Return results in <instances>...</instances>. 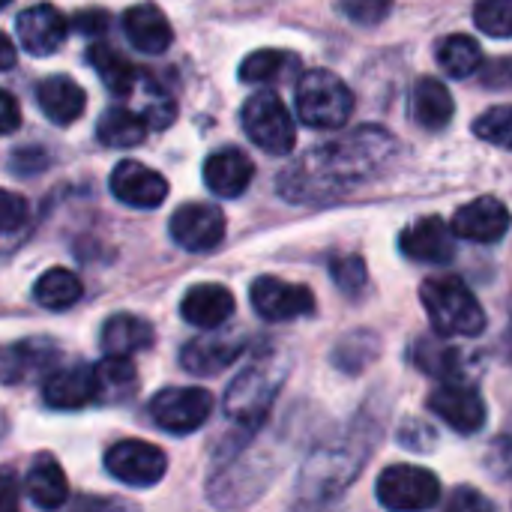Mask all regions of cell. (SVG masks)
Instances as JSON below:
<instances>
[{
    "instance_id": "e575fe53",
    "label": "cell",
    "mask_w": 512,
    "mask_h": 512,
    "mask_svg": "<svg viewBox=\"0 0 512 512\" xmlns=\"http://www.w3.org/2000/svg\"><path fill=\"white\" fill-rule=\"evenodd\" d=\"M474 24L498 39H512V0H477Z\"/></svg>"
},
{
    "instance_id": "30bf717a",
    "label": "cell",
    "mask_w": 512,
    "mask_h": 512,
    "mask_svg": "<svg viewBox=\"0 0 512 512\" xmlns=\"http://www.w3.org/2000/svg\"><path fill=\"white\" fill-rule=\"evenodd\" d=\"M252 309L264 321H294L315 312V294L306 285H294L276 276H261L252 282Z\"/></svg>"
},
{
    "instance_id": "2e32d148",
    "label": "cell",
    "mask_w": 512,
    "mask_h": 512,
    "mask_svg": "<svg viewBox=\"0 0 512 512\" xmlns=\"http://www.w3.org/2000/svg\"><path fill=\"white\" fill-rule=\"evenodd\" d=\"M510 222L512 216L507 204L486 195V198H477L456 210L453 234L462 240H471V243H498L510 231Z\"/></svg>"
},
{
    "instance_id": "d6a6232c",
    "label": "cell",
    "mask_w": 512,
    "mask_h": 512,
    "mask_svg": "<svg viewBox=\"0 0 512 512\" xmlns=\"http://www.w3.org/2000/svg\"><path fill=\"white\" fill-rule=\"evenodd\" d=\"M438 63L450 78H468L483 66V48L477 45V39H471L465 33H456V36L441 42Z\"/></svg>"
},
{
    "instance_id": "ffe728a7",
    "label": "cell",
    "mask_w": 512,
    "mask_h": 512,
    "mask_svg": "<svg viewBox=\"0 0 512 512\" xmlns=\"http://www.w3.org/2000/svg\"><path fill=\"white\" fill-rule=\"evenodd\" d=\"M180 312L192 327L216 330L234 315V294L225 285L204 282V285H195V288L186 291V297L180 303Z\"/></svg>"
},
{
    "instance_id": "8992f818",
    "label": "cell",
    "mask_w": 512,
    "mask_h": 512,
    "mask_svg": "<svg viewBox=\"0 0 512 512\" xmlns=\"http://www.w3.org/2000/svg\"><path fill=\"white\" fill-rule=\"evenodd\" d=\"M279 387H282V372H276L270 366H252L231 381V387L225 393V414L237 426L255 432L267 420Z\"/></svg>"
},
{
    "instance_id": "603a6c76",
    "label": "cell",
    "mask_w": 512,
    "mask_h": 512,
    "mask_svg": "<svg viewBox=\"0 0 512 512\" xmlns=\"http://www.w3.org/2000/svg\"><path fill=\"white\" fill-rule=\"evenodd\" d=\"M240 342H231V339H216V336H198L192 342L183 345L180 351V363L186 372L192 375H219L222 369H228L237 357H240Z\"/></svg>"
},
{
    "instance_id": "f6af8a7d",
    "label": "cell",
    "mask_w": 512,
    "mask_h": 512,
    "mask_svg": "<svg viewBox=\"0 0 512 512\" xmlns=\"http://www.w3.org/2000/svg\"><path fill=\"white\" fill-rule=\"evenodd\" d=\"M105 15L102 12H84V15H78L75 18V27L78 30H84V33H102L105 30Z\"/></svg>"
},
{
    "instance_id": "ab89813d",
    "label": "cell",
    "mask_w": 512,
    "mask_h": 512,
    "mask_svg": "<svg viewBox=\"0 0 512 512\" xmlns=\"http://www.w3.org/2000/svg\"><path fill=\"white\" fill-rule=\"evenodd\" d=\"M21 126V108L9 90H0V135H9Z\"/></svg>"
},
{
    "instance_id": "7bdbcfd3",
    "label": "cell",
    "mask_w": 512,
    "mask_h": 512,
    "mask_svg": "<svg viewBox=\"0 0 512 512\" xmlns=\"http://www.w3.org/2000/svg\"><path fill=\"white\" fill-rule=\"evenodd\" d=\"M483 78H486V84H489V87H510L512 84V60H501V63L489 66Z\"/></svg>"
},
{
    "instance_id": "4316f807",
    "label": "cell",
    "mask_w": 512,
    "mask_h": 512,
    "mask_svg": "<svg viewBox=\"0 0 512 512\" xmlns=\"http://www.w3.org/2000/svg\"><path fill=\"white\" fill-rule=\"evenodd\" d=\"M57 357V348L45 339H27L12 348L0 351V381H24L36 372L51 369V360Z\"/></svg>"
},
{
    "instance_id": "83f0119b",
    "label": "cell",
    "mask_w": 512,
    "mask_h": 512,
    "mask_svg": "<svg viewBox=\"0 0 512 512\" xmlns=\"http://www.w3.org/2000/svg\"><path fill=\"white\" fill-rule=\"evenodd\" d=\"M93 375H96V399L105 405L126 402L138 387V372L129 357L105 354V360L93 366Z\"/></svg>"
},
{
    "instance_id": "4fadbf2b",
    "label": "cell",
    "mask_w": 512,
    "mask_h": 512,
    "mask_svg": "<svg viewBox=\"0 0 512 512\" xmlns=\"http://www.w3.org/2000/svg\"><path fill=\"white\" fill-rule=\"evenodd\" d=\"M111 192L126 207L156 210L168 198V180L159 171H153L135 159H126L111 171Z\"/></svg>"
},
{
    "instance_id": "4dcf8cb0",
    "label": "cell",
    "mask_w": 512,
    "mask_h": 512,
    "mask_svg": "<svg viewBox=\"0 0 512 512\" xmlns=\"http://www.w3.org/2000/svg\"><path fill=\"white\" fill-rule=\"evenodd\" d=\"M81 279L66 270V267H54L48 273H42L33 285V300L42 306V309H51V312H66L72 309L78 300H81Z\"/></svg>"
},
{
    "instance_id": "b9f144b4",
    "label": "cell",
    "mask_w": 512,
    "mask_h": 512,
    "mask_svg": "<svg viewBox=\"0 0 512 512\" xmlns=\"http://www.w3.org/2000/svg\"><path fill=\"white\" fill-rule=\"evenodd\" d=\"M21 504V492H18V483L12 474H0V512L18 510Z\"/></svg>"
},
{
    "instance_id": "d4e9b609",
    "label": "cell",
    "mask_w": 512,
    "mask_h": 512,
    "mask_svg": "<svg viewBox=\"0 0 512 512\" xmlns=\"http://www.w3.org/2000/svg\"><path fill=\"white\" fill-rule=\"evenodd\" d=\"M102 351L105 354H117V357H132V354H141L153 345L156 333L153 327L138 318V315H111L102 327Z\"/></svg>"
},
{
    "instance_id": "44dd1931",
    "label": "cell",
    "mask_w": 512,
    "mask_h": 512,
    "mask_svg": "<svg viewBox=\"0 0 512 512\" xmlns=\"http://www.w3.org/2000/svg\"><path fill=\"white\" fill-rule=\"evenodd\" d=\"M36 102L48 120H54L57 126H69L84 114L87 96L69 75H48L36 87Z\"/></svg>"
},
{
    "instance_id": "8d00e7d4",
    "label": "cell",
    "mask_w": 512,
    "mask_h": 512,
    "mask_svg": "<svg viewBox=\"0 0 512 512\" xmlns=\"http://www.w3.org/2000/svg\"><path fill=\"white\" fill-rule=\"evenodd\" d=\"M27 216H30L27 201L21 195H15V192L0 189V237L21 231L27 225Z\"/></svg>"
},
{
    "instance_id": "7402d4cb",
    "label": "cell",
    "mask_w": 512,
    "mask_h": 512,
    "mask_svg": "<svg viewBox=\"0 0 512 512\" xmlns=\"http://www.w3.org/2000/svg\"><path fill=\"white\" fill-rule=\"evenodd\" d=\"M123 30L129 36V42L144 51V54H162L168 51L174 33L168 18L162 15V9L156 3H138L123 15Z\"/></svg>"
},
{
    "instance_id": "836d02e7",
    "label": "cell",
    "mask_w": 512,
    "mask_h": 512,
    "mask_svg": "<svg viewBox=\"0 0 512 512\" xmlns=\"http://www.w3.org/2000/svg\"><path fill=\"white\" fill-rule=\"evenodd\" d=\"M474 132H477V138H483L495 147L512 150V105H495V108L483 111L474 120Z\"/></svg>"
},
{
    "instance_id": "484cf974",
    "label": "cell",
    "mask_w": 512,
    "mask_h": 512,
    "mask_svg": "<svg viewBox=\"0 0 512 512\" xmlns=\"http://www.w3.org/2000/svg\"><path fill=\"white\" fill-rule=\"evenodd\" d=\"M24 492L27 498L39 507V510H57L69 501V483L63 468L51 459V456H39L24 480Z\"/></svg>"
},
{
    "instance_id": "f546056e",
    "label": "cell",
    "mask_w": 512,
    "mask_h": 512,
    "mask_svg": "<svg viewBox=\"0 0 512 512\" xmlns=\"http://www.w3.org/2000/svg\"><path fill=\"white\" fill-rule=\"evenodd\" d=\"M147 120L141 114H135L132 108H123V105H114L108 108L99 123H96V135L105 147H138L144 138H147Z\"/></svg>"
},
{
    "instance_id": "9c48e42d",
    "label": "cell",
    "mask_w": 512,
    "mask_h": 512,
    "mask_svg": "<svg viewBox=\"0 0 512 512\" xmlns=\"http://www.w3.org/2000/svg\"><path fill=\"white\" fill-rule=\"evenodd\" d=\"M105 468L114 480L135 486V489H147L156 486L165 471H168V459L156 444L147 441H117L108 453H105Z\"/></svg>"
},
{
    "instance_id": "60d3db41",
    "label": "cell",
    "mask_w": 512,
    "mask_h": 512,
    "mask_svg": "<svg viewBox=\"0 0 512 512\" xmlns=\"http://www.w3.org/2000/svg\"><path fill=\"white\" fill-rule=\"evenodd\" d=\"M450 510H492V501H486L480 492H474V489H459L453 498H450V504H447Z\"/></svg>"
},
{
    "instance_id": "7a4b0ae2",
    "label": "cell",
    "mask_w": 512,
    "mask_h": 512,
    "mask_svg": "<svg viewBox=\"0 0 512 512\" xmlns=\"http://www.w3.org/2000/svg\"><path fill=\"white\" fill-rule=\"evenodd\" d=\"M372 450H375V435H357V432L351 438H342L339 444L321 447L303 468L300 477L303 501L321 504L342 495L363 471V462Z\"/></svg>"
},
{
    "instance_id": "ee69618b",
    "label": "cell",
    "mask_w": 512,
    "mask_h": 512,
    "mask_svg": "<svg viewBox=\"0 0 512 512\" xmlns=\"http://www.w3.org/2000/svg\"><path fill=\"white\" fill-rule=\"evenodd\" d=\"M345 342L351 345V351H354V354L360 351V345H357V336H351V339H345ZM375 342H378L375 336H369V333H363V351H366V360H372V357H375V351H378V348H375ZM366 360H351V366H348V372H360V369L366 366Z\"/></svg>"
},
{
    "instance_id": "e0dca14e",
    "label": "cell",
    "mask_w": 512,
    "mask_h": 512,
    "mask_svg": "<svg viewBox=\"0 0 512 512\" xmlns=\"http://www.w3.org/2000/svg\"><path fill=\"white\" fill-rule=\"evenodd\" d=\"M42 399H45V405H51L57 411H78V408L90 405L96 399L93 366L75 363V366L48 372V378L42 384Z\"/></svg>"
},
{
    "instance_id": "74e56055",
    "label": "cell",
    "mask_w": 512,
    "mask_h": 512,
    "mask_svg": "<svg viewBox=\"0 0 512 512\" xmlns=\"http://www.w3.org/2000/svg\"><path fill=\"white\" fill-rule=\"evenodd\" d=\"M390 6L393 0H342V12L363 27L381 24L390 15Z\"/></svg>"
},
{
    "instance_id": "f1b7e54d",
    "label": "cell",
    "mask_w": 512,
    "mask_h": 512,
    "mask_svg": "<svg viewBox=\"0 0 512 512\" xmlns=\"http://www.w3.org/2000/svg\"><path fill=\"white\" fill-rule=\"evenodd\" d=\"M87 63L96 69V75L105 81V87L114 96H129L138 84V69L117 48H111L105 42H96L87 48Z\"/></svg>"
},
{
    "instance_id": "52a82bcc",
    "label": "cell",
    "mask_w": 512,
    "mask_h": 512,
    "mask_svg": "<svg viewBox=\"0 0 512 512\" xmlns=\"http://www.w3.org/2000/svg\"><path fill=\"white\" fill-rule=\"evenodd\" d=\"M147 411L162 432L189 435L210 420L213 396L201 387H168L150 399Z\"/></svg>"
},
{
    "instance_id": "8fae6325",
    "label": "cell",
    "mask_w": 512,
    "mask_h": 512,
    "mask_svg": "<svg viewBox=\"0 0 512 512\" xmlns=\"http://www.w3.org/2000/svg\"><path fill=\"white\" fill-rule=\"evenodd\" d=\"M168 228L186 252H213L225 240V213L216 204H183L174 210Z\"/></svg>"
},
{
    "instance_id": "c3c4849f",
    "label": "cell",
    "mask_w": 512,
    "mask_h": 512,
    "mask_svg": "<svg viewBox=\"0 0 512 512\" xmlns=\"http://www.w3.org/2000/svg\"><path fill=\"white\" fill-rule=\"evenodd\" d=\"M9 3H12V0H0V9H3V6H9Z\"/></svg>"
},
{
    "instance_id": "ac0fdd59",
    "label": "cell",
    "mask_w": 512,
    "mask_h": 512,
    "mask_svg": "<svg viewBox=\"0 0 512 512\" xmlns=\"http://www.w3.org/2000/svg\"><path fill=\"white\" fill-rule=\"evenodd\" d=\"M252 177H255V165L237 147H222V150L210 153L207 162H204V183L219 198L243 195L249 189Z\"/></svg>"
},
{
    "instance_id": "cb8c5ba5",
    "label": "cell",
    "mask_w": 512,
    "mask_h": 512,
    "mask_svg": "<svg viewBox=\"0 0 512 512\" xmlns=\"http://www.w3.org/2000/svg\"><path fill=\"white\" fill-rule=\"evenodd\" d=\"M411 111H414V120L423 129L441 132L444 126H450V120L456 114V105H453V96H450L444 81L420 78L414 84V93H411Z\"/></svg>"
},
{
    "instance_id": "5b68a950",
    "label": "cell",
    "mask_w": 512,
    "mask_h": 512,
    "mask_svg": "<svg viewBox=\"0 0 512 512\" xmlns=\"http://www.w3.org/2000/svg\"><path fill=\"white\" fill-rule=\"evenodd\" d=\"M243 129L249 135V141L273 156L291 153L294 141H297V129H294V117L285 108V102L273 93V90H261L252 93L243 105Z\"/></svg>"
},
{
    "instance_id": "6da1fadb",
    "label": "cell",
    "mask_w": 512,
    "mask_h": 512,
    "mask_svg": "<svg viewBox=\"0 0 512 512\" xmlns=\"http://www.w3.org/2000/svg\"><path fill=\"white\" fill-rule=\"evenodd\" d=\"M399 156V141L381 126H360L312 147L279 174V195L294 204H333L381 177Z\"/></svg>"
},
{
    "instance_id": "bcb514c9",
    "label": "cell",
    "mask_w": 512,
    "mask_h": 512,
    "mask_svg": "<svg viewBox=\"0 0 512 512\" xmlns=\"http://www.w3.org/2000/svg\"><path fill=\"white\" fill-rule=\"evenodd\" d=\"M12 63H15V45L6 33H0V72L12 69Z\"/></svg>"
},
{
    "instance_id": "7dc6e473",
    "label": "cell",
    "mask_w": 512,
    "mask_h": 512,
    "mask_svg": "<svg viewBox=\"0 0 512 512\" xmlns=\"http://www.w3.org/2000/svg\"><path fill=\"white\" fill-rule=\"evenodd\" d=\"M507 351H510V360H512V321H510V333H507Z\"/></svg>"
},
{
    "instance_id": "1f68e13d",
    "label": "cell",
    "mask_w": 512,
    "mask_h": 512,
    "mask_svg": "<svg viewBox=\"0 0 512 512\" xmlns=\"http://www.w3.org/2000/svg\"><path fill=\"white\" fill-rule=\"evenodd\" d=\"M300 69V60L291 51H279V48H264V51H252L243 63H240V81L246 84H270L279 81L291 72Z\"/></svg>"
},
{
    "instance_id": "277c9868",
    "label": "cell",
    "mask_w": 512,
    "mask_h": 512,
    "mask_svg": "<svg viewBox=\"0 0 512 512\" xmlns=\"http://www.w3.org/2000/svg\"><path fill=\"white\" fill-rule=\"evenodd\" d=\"M297 114L312 129H342L354 111V93L330 69H312L297 81Z\"/></svg>"
},
{
    "instance_id": "7c38bea8",
    "label": "cell",
    "mask_w": 512,
    "mask_h": 512,
    "mask_svg": "<svg viewBox=\"0 0 512 512\" xmlns=\"http://www.w3.org/2000/svg\"><path fill=\"white\" fill-rule=\"evenodd\" d=\"M429 408L459 435H474L486 426V402L465 381L438 387L429 396Z\"/></svg>"
},
{
    "instance_id": "9a60e30c",
    "label": "cell",
    "mask_w": 512,
    "mask_h": 512,
    "mask_svg": "<svg viewBox=\"0 0 512 512\" xmlns=\"http://www.w3.org/2000/svg\"><path fill=\"white\" fill-rule=\"evenodd\" d=\"M66 36H69V21L51 3H36L18 15V42L33 57L54 54L66 42Z\"/></svg>"
},
{
    "instance_id": "d6986e66",
    "label": "cell",
    "mask_w": 512,
    "mask_h": 512,
    "mask_svg": "<svg viewBox=\"0 0 512 512\" xmlns=\"http://www.w3.org/2000/svg\"><path fill=\"white\" fill-rule=\"evenodd\" d=\"M411 363L417 369H423L426 375L444 381V384H456L468 378V357L465 351H459L456 345H447L444 336H420L411 345Z\"/></svg>"
},
{
    "instance_id": "d590c367",
    "label": "cell",
    "mask_w": 512,
    "mask_h": 512,
    "mask_svg": "<svg viewBox=\"0 0 512 512\" xmlns=\"http://www.w3.org/2000/svg\"><path fill=\"white\" fill-rule=\"evenodd\" d=\"M333 282L345 291V294H357L366 285V264L360 255H342L330 264Z\"/></svg>"
},
{
    "instance_id": "ba28073f",
    "label": "cell",
    "mask_w": 512,
    "mask_h": 512,
    "mask_svg": "<svg viewBox=\"0 0 512 512\" xmlns=\"http://www.w3.org/2000/svg\"><path fill=\"white\" fill-rule=\"evenodd\" d=\"M378 501L387 510H429L441 501V483L417 465H393L378 477Z\"/></svg>"
},
{
    "instance_id": "3957f363",
    "label": "cell",
    "mask_w": 512,
    "mask_h": 512,
    "mask_svg": "<svg viewBox=\"0 0 512 512\" xmlns=\"http://www.w3.org/2000/svg\"><path fill=\"white\" fill-rule=\"evenodd\" d=\"M426 315L441 336H480L486 330V312L471 288L456 276H432L420 288Z\"/></svg>"
},
{
    "instance_id": "5bb4252c",
    "label": "cell",
    "mask_w": 512,
    "mask_h": 512,
    "mask_svg": "<svg viewBox=\"0 0 512 512\" xmlns=\"http://www.w3.org/2000/svg\"><path fill=\"white\" fill-rule=\"evenodd\" d=\"M399 249L420 264H447L456 255L453 225H447L441 216H423L414 219L399 234Z\"/></svg>"
},
{
    "instance_id": "f35d334b",
    "label": "cell",
    "mask_w": 512,
    "mask_h": 512,
    "mask_svg": "<svg viewBox=\"0 0 512 512\" xmlns=\"http://www.w3.org/2000/svg\"><path fill=\"white\" fill-rule=\"evenodd\" d=\"M141 117L147 120L150 129H168V126L174 123V117H177V108H174V102H171L165 93H153V96L147 99Z\"/></svg>"
}]
</instances>
